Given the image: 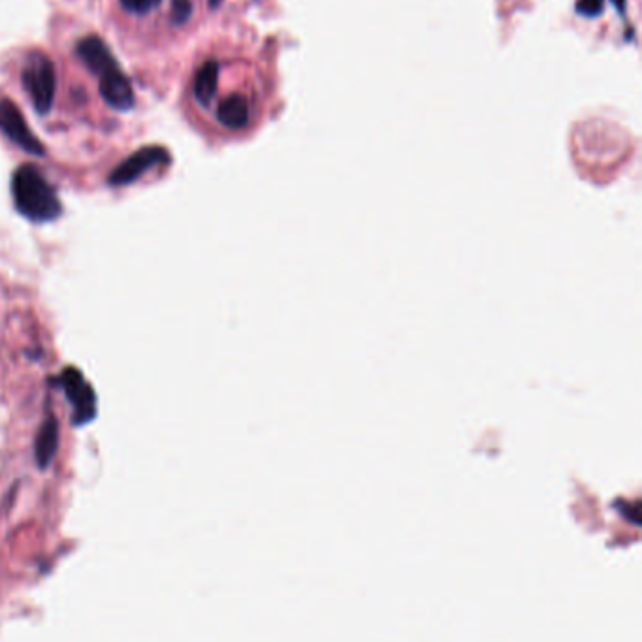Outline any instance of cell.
Segmentation results:
<instances>
[{"label":"cell","instance_id":"6da1fadb","mask_svg":"<svg viewBox=\"0 0 642 642\" xmlns=\"http://www.w3.org/2000/svg\"><path fill=\"white\" fill-rule=\"evenodd\" d=\"M12 198L17 211L33 223H51L63 213L55 187L33 164H21L14 172Z\"/></svg>","mask_w":642,"mask_h":642},{"label":"cell","instance_id":"7a4b0ae2","mask_svg":"<svg viewBox=\"0 0 642 642\" xmlns=\"http://www.w3.org/2000/svg\"><path fill=\"white\" fill-rule=\"evenodd\" d=\"M19 87L40 117H48L59 93V72L55 61L40 49L25 53L19 65Z\"/></svg>","mask_w":642,"mask_h":642},{"label":"cell","instance_id":"3957f363","mask_svg":"<svg viewBox=\"0 0 642 642\" xmlns=\"http://www.w3.org/2000/svg\"><path fill=\"white\" fill-rule=\"evenodd\" d=\"M206 112H211V117L219 130L226 134H241L255 123L258 113L257 97L253 91L247 89H230L228 93L217 91Z\"/></svg>","mask_w":642,"mask_h":642},{"label":"cell","instance_id":"277c9868","mask_svg":"<svg viewBox=\"0 0 642 642\" xmlns=\"http://www.w3.org/2000/svg\"><path fill=\"white\" fill-rule=\"evenodd\" d=\"M170 162V153L159 147V145H149L142 147L136 153H132L127 161L121 162L110 176V185L112 187H125L132 185L134 181L147 176L149 172L157 170L159 166H166Z\"/></svg>","mask_w":642,"mask_h":642},{"label":"cell","instance_id":"5b68a950","mask_svg":"<svg viewBox=\"0 0 642 642\" xmlns=\"http://www.w3.org/2000/svg\"><path fill=\"white\" fill-rule=\"evenodd\" d=\"M0 134L29 155H46V145L34 136L27 119L10 98H0Z\"/></svg>","mask_w":642,"mask_h":642},{"label":"cell","instance_id":"8992f818","mask_svg":"<svg viewBox=\"0 0 642 642\" xmlns=\"http://www.w3.org/2000/svg\"><path fill=\"white\" fill-rule=\"evenodd\" d=\"M65 386L66 398L72 405L74 424H85L95 418L97 413V398L93 388L83 379L80 371L68 370L61 377Z\"/></svg>","mask_w":642,"mask_h":642},{"label":"cell","instance_id":"52a82bcc","mask_svg":"<svg viewBox=\"0 0 642 642\" xmlns=\"http://www.w3.org/2000/svg\"><path fill=\"white\" fill-rule=\"evenodd\" d=\"M97 80L98 93L110 108L119 112H129L130 108H134L136 97L132 83L119 65L98 76Z\"/></svg>","mask_w":642,"mask_h":642},{"label":"cell","instance_id":"ba28073f","mask_svg":"<svg viewBox=\"0 0 642 642\" xmlns=\"http://www.w3.org/2000/svg\"><path fill=\"white\" fill-rule=\"evenodd\" d=\"M164 0H115V6H117V12L123 17H129V19H149V17L159 14L162 8H164Z\"/></svg>","mask_w":642,"mask_h":642},{"label":"cell","instance_id":"9c48e42d","mask_svg":"<svg viewBox=\"0 0 642 642\" xmlns=\"http://www.w3.org/2000/svg\"><path fill=\"white\" fill-rule=\"evenodd\" d=\"M603 10V0H580L578 2V12L586 16H597Z\"/></svg>","mask_w":642,"mask_h":642}]
</instances>
